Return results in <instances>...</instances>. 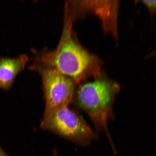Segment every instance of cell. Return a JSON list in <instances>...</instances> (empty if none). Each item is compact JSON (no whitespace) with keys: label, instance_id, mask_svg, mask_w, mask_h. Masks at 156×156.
<instances>
[{"label":"cell","instance_id":"5","mask_svg":"<svg viewBox=\"0 0 156 156\" xmlns=\"http://www.w3.org/2000/svg\"><path fill=\"white\" fill-rule=\"evenodd\" d=\"M83 11H89L99 17L105 33L112 35L118 41V19L119 2V1H85L76 2Z\"/></svg>","mask_w":156,"mask_h":156},{"label":"cell","instance_id":"1","mask_svg":"<svg viewBox=\"0 0 156 156\" xmlns=\"http://www.w3.org/2000/svg\"><path fill=\"white\" fill-rule=\"evenodd\" d=\"M66 13L63 32L57 48L44 52L36 59L71 78L77 84L88 77L95 79L102 75V62L76 40L71 17L67 11Z\"/></svg>","mask_w":156,"mask_h":156},{"label":"cell","instance_id":"7","mask_svg":"<svg viewBox=\"0 0 156 156\" xmlns=\"http://www.w3.org/2000/svg\"><path fill=\"white\" fill-rule=\"evenodd\" d=\"M141 2L147 8L151 15H156V1H142Z\"/></svg>","mask_w":156,"mask_h":156},{"label":"cell","instance_id":"2","mask_svg":"<svg viewBox=\"0 0 156 156\" xmlns=\"http://www.w3.org/2000/svg\"><path fill=\"white\" fill-rule=\"evenodd\" d=\"M120 90L119 85L103 73L93 81L80 85L75 95L78 106L87 113L97 131L106 133L114 152L116 151L107 125L114 119L113 105Z\"/></svg>","mask_w":156,"mask_h":156},{"label":"cell","instance_id":"9","mask_svg":"<svg viewBox=\"0 0 156 156\" xmlns=\"http://www.w3.org/2000/svg\"><path fill=\"white\" fill-rule=\"evenodd\" d=\"M51 156H58V154L57 148H54L53 151H52L51 155Z\"/></svg>","mask_w":156,"mask_h":156},{"label":"cell","instance_id":"6","mask_svg":"<svg viewBox=\"0 0 156 156\" xmlns=\"http://www.w3.org/2000/svg\"><path fill=\"white\" fill-rule=\"evenodd\" d=\"M28 61L26 55L15 58H0V88L8 90L16 77L22 71Z\"/></svg>","mask_w":156,"mask_h":156},{"label":"cell","instance_id":"3","mask_svg":"<svg viewBox=\"0 0 156 156\" xmlns=\"http://www.w3.org/2000/svg\"><path fill=\"white\" fill-rule=\"evenodd\" d=\"M30 69L37 70L41 77L45 106L42 121L52 112L73 102L77 84L71 78L48 66L34 65Z\"/></svg>","mask_w":156,"mask_h":156},{"label":"cell","instance_id":"8","mask_svg":"<svg viewBox=\"0 0 156 156\" xmlns=\"http://www.w3.org/2000/svg\"><path fill=\"white\" fill-rule=\"evenodd\" d=\"M0 156H10L4 151L1 146H0Z\"/></svg>","mask_w":156,"mask_h":156},{"label":"cell","instance_id":"10","mask_svg":"<svg viewBox=\"0 0 156 156\" xmlns=\"http://www.w3.org/2000/svg\"><path fill=\"white\" fill-rule=\"evenodd\" d=\"M156 56V50L153 52H151V54H150L148 55V56H147V58H151L152 57H154V56Z\"/></svg>","mask_w":156,"mask_h":156},{"label":"cell","instance_id":"4","mask_svg":"<svg viewBox=\"0 0 156 156\" xmlns=\"http://www.w3.org/2000/svg\"><path fill=\"white\" fill-rule=\"evenodd\" d=\"M41 127L77 145L87 146L98 136L82 117L66 106L55 111Z\"/></svg>","mask_w":156,"mask_h":156}]
</instances>
